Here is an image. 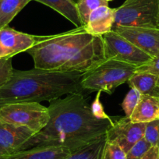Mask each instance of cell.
Here are the masks:
<instances>
[{"mask_svg":"<svg viewBox=\"0 0 159 159\" xmlns=\"http://www.w3.org/2000/svg\"><path fill=\"white\" fill-rule=\"evenodd\" d=\"M0 120L23 126L35 134L40 132L49 120L48 107L38 102H17L0 107Z\"/></svg>","mask_w":159,"mask_h":159,"instance_id":"8992f818","label":"cell"},{"mask_svg":"<svg viewBox=\"0 0 159 159\" xmlns=\"http://www.w3.org/2000/svg\"><path fill=\"white\" fill-rule=\"evenodd\" d=\"M0 2H1V0H0Z\"/></svg>","mask_w":159,"mask_h":159,"instance_id":"d6a6232c","label":"cell"},{"mask_svg":"<svg viewBox=\"0 0 159 159\" xmlns=\"http://www.w3.org/2000/svg\"><path fill=\"white\" fill-rule=\"evenodd\" d=\"M102 6H108V2L106 0H80L76 5V8L82 26H84L88 23L90 14L95 9Z\"/></svg>","mask_w":159,"mask_h":159,"instance_id":"d6986e66","label":"cell"},{"mask_svg":"<svg viewBox=\"0 0 159 159\" xmlns=\"http://www.w3.org/2000/svg\"><path fill=\"white\" fill-rule=\"evenodd\" d=\"M127 82L131 88L137 89L140 94L159 97V79L155 75L146 72H135Z\"/></svg>","mask_w":159,"mask_h":159,"instance_id":"9a60e30c","label":"cell"},{"mask_svg":"<svg viewBox=\"0 0 159 159\" xmlns=\"http://www.w3.org/2000/svg\"><path fill=\"white\" fill-rule=\"evenodd\" d=\"M84 73L33 69H13L8 81L0 87V107L17 102H51L62 96L84 94Z\"/></svg>","mask_w":159,"mask_h":159,"instance_id":"3957f363","label":"cell"},{"mask_svg":"<svg viewBox=\"0 0 159 159\" xmlns=\"http://www.w3.org/2000/svg\"><path fill=\"white\" fill-rule=\"evenodd\" d=\"M35 134L23 126H16L0 120V153L10 155L21 151L26 142Z\"/></svg>","mask_w":159,"mask_h":159,"instance_id":"30bf717a","label":"cell"},{"mask_svg":"<svg viewBox=\"0 0 159 159\" xmlns=\"http://www.w3.org/2000/svg\"><path fill=\"white\" fill-rule=\"evenodd\" d=\"M140 96H141L140 93L135 88H131L127 93L122 103V108L126 117L129 118L131 116L134 108H136L140 101Z\"/></svg>","mask_w":159,"mask_h":159,"instance_id":"ffe728a7","label":"cell"},{"mask_svg":"<svg viewBox=\"0 0 159 159\" xmlns=\"http://www.w3.org/2000/svg\"><path fill=\"white\" fill-rule=\"evenodd\" d=\"M129 119L134 123H147L159 119V97L141 94Z\"/></svg>","mask_w":159,"mask_h":159,"instance_id":"4fadbf2b","label":"cell"},{"mask_svg":"<svg viewBox=\"0 0 159 159\" xmlns=\"http://www.w3.org/2000/svg\"><path fill=\"white\" fill-rule=\"evenodd\" d=\"M50 7L74 24L76 27H81L82 23L76 6L70 0H34Z\"/></svg>","mask_w":159,"mask_h":159,"instance_id":"2e32d148","label":"cell"},{"mask_svg":"<svg viewBox=\"0 0 159 159\" xmlns=\"http://www.w3.org/2000/svg\"><path fill=\"white\" fill-rule=\"evenodd\" d=\"M111 30L126 38L151 57L159 52V29L116 27Z\"/></svg>","mask_w":159,"mask_h":159,"instance_id":"9c48e42d","label":"cell"},{"mask_svg":"<svg viewBox=\"0 0 159 159\" xmlns=\"http://www.w3.org/2000/svg\"><path fill=\"white\" fill-rule=\"evenodd\" d=\"M102 37L105 59H114L137 68L152 59L151 56L113 30L102 35Z\"/></svg>","mask_w":159,"mask_h":159,"instance_id":"52a82bcc","label":"cell"},{"mask_svg":"<svg viewBox=\"0 0 159 159\" xmlns=\"http://www.w3.org/2000/svg\"><path fill=\"white\" fill-rule=\"evenodd\" d=\"M7 155H4V154H2V153H0V159H4V157H6Z\"/></svg>","mask_w":159,"mask_h":159,"instance_id":"f1b7e54d","label":"cell"},{"mask_svg":"<svg viewBox=\"0 0 159 159\" xmlns=\"http://www.w3.org/2000/svg\"><path fill=\"white\" fill-rule=\"evenodd\" d=\"M107 2H109V1H111V0H106Z\"/></svg>","mask_w":159,"mask_h":159,"instance_id":"4dcf8cb0","label":"cell"},{"mask_svg":"<svg viewBox=\"0 0 159 159\" xmlns=\"http://www.w3.org/2000/svg\"><path fill=\"white\" fill-rule=\"evenodd\" d=\"M13 70L12 58L0 59V87L5 84L10 80Z\"/></svg>","mask_w":159,"mask_h":159,"instance_id":"cb8c5ba5","label":"cell"},{"mask_svg":"<svg viewBox=\"0 0 159 159\" xmlns=\"http://www.w3.org/2000/svg\"><path fill=\"white\" fill-rule=\"evenodd\" d=\"M71 153L62 147H40L18 151L4 159H64Z\"/></svg>","mask_w":159,"mask_h":159,"instance_id":"5bb4252c","label":"cell"},{"mask_svg":"<svg viewBox=\"0 0 159 159\" xmlns=\"http://www.w3.org/2000/svg\"><path fill=\"white\" fill-rule=\"evenodd\" d=\"M6 58H12V57H10L8 51H7V50L2 46V44L0 43V59H6Z\"/></svg>","mask_w":159,"mask_h":159,"instance_id":"4316f807","label":"cell"},{"mask_svg":"<svg viewBox=\"0 0 159 159\" xmlns=\"http://www.w3.org/2000/svg\"><path fill=\"white\" fill-rule=\"evenodd\" d=\"M35 41V35L17 31L9 26L0 29V43L12 58L32 48Z\"/></svg>","mask_w":159,"mask_h":159,"instance_id":"8fae6325","label":"cell"},{"mask_svg":"<svg viewBox=\"0 0 159 159\" xmlns=\"http://www.w3.org/2000/svg\"><path fill=\"white\" fill-rule=\"evenodd\" d=\"M145 123H134L128 117L114 121L106 133L108 141L117 143L127 153L131 148L144 135Z\"/></svg>","mask_w":159,"mask_h":159,"instance_id":"ba28073f","label":"cell"},{"mask_svg":"<svg viewBox=\"0 0 159 159\" xmlns=\"http://www.w3.org/2000/svg\"><path fill=\"white\" fill-rule=\"evenodd\" d=\"M32 0H1L0 29L7 27L15 16Z\"/></svg>","mask_w":159,"mask_h":159,"instance_id":"e0dca14e","label":"cell"},{"mask_svg":"<svg viewBox=\"0 0 159 159\" xmlns=\"http://www.w3.org/2000/svg\"><path fill=\"white\" fill-rule=\"evenodd\" d=\"M143 137L151 146H157L159 142V119L145 123Z\"/></svg>","mask_w":159,"mask_h":159,"instance_id":"7402d4cb","label":"cell"},{"mask_svg":"<svg viewBox=\"0 0 159 159\" xmlns=\"http://www.w3.org/2000/svg\"><path fill=\"white\" fill-rule=\"evenodd\" d=\"M35 43L27 52L34 68L84 73L105 60L103 38L88 33L84 27L51 35H35Z\"/></svg>","mask_w":159,"mask_h":159,"instance_id":"7a4b0ae2","label":"cell"},{"mask_svg":"<svg viewBox=\"0 0 159 159\" xmlns=\"http://www.w3.org/2000/svg\"><path fill=\"white\" fill-rule=\"evenodd\" d=\"M136 72H146L155 75L159 79V52L146 64L137 67Z\"/></svg>","mask_w":159,"mask_h":159,"instance_id":"d4e9b609","label":"cell"},{"mask_svg":"<svg viewBox=\"0 0 159 159\" xmlns=\"http://www.w3.org/2000/svg\"><path fill=\"white\" fill-rule=\"evenodd\" d=\"M102 159H126V153L117 143L106 140Z\"/></svg>","mask_w":159,"mask_h":159,"instance_id":"44dd1931","label":"cell"},{"mask_svg":"<svg viewBox=\"0 0 159 159\" xmlns=\"http://www.w3.org/2000/svg\"><path fill=\"white\" fill-rule=\"evenodd\" d=\"M157 146H158V148H159V142H158V145H157Z\"/></svg>","mask_w":159,"mask_h":159,"instance_id":"1f68e13d","label":"cell"},{"mask_svg":"<svg viewBox=\"0 0 159 159\" xmlns=\"http://www.w3.org/2000/svg\"><path fill=\"white\" fill-rule=\"evenodd\" d=\"M158 27H159V13H158Z\"/></svg>","mask_w":159,"mask_h":159,"instance_id":"f546056e","label":"cell"},{"mask_svg":"<svg viewBox=\"0 0 159 159\" xmlns=\"http://www.w3.org/2000/svg\"><path fill=\"white\" fill-rule=\"evenodd\" d=\"M114 21L115 9L108 6H102L90 14L88 23L84 27L88 33L102 36L111 31Z\"/></svg>","mask_w":159,"mask_h":159,"instance_id":"7c38bea8","label":"cell"},{"mask_svg":"<svg viewBox=\"0 0 159 159\" xmlns=\"http://www.w3.org/2000/svg\"><path fill=\"white\" fill-rule=\"evenodd\" d=\"M70 1H71V2H73V3H74L76 6L77 5L78 2H80V0H70Z\"/></svg>","mask_w":159,"mask_h":159,"instance_id":"83f0119b","label":"cell"},{"mask_svg":"<svg viewBox=\"0 0 159 159\" xmlns=\"http://www.w3.org/2000/svg\"><path fill=\"white\" fill-rule=\"evenodd\" d=\"M141 159H159L158 146H152L146 154L141 157Z\"/></svg>","mask_w":159,"mask_h":159,"instance_id":"484cf974","label":"cell"},{"mask_svg":"<svg viewBox=\"0 0 159 159\" xmlns=\"http://www.w3.org/2000/svg\"><path fill=\"white\" fill-rule=\"evenodd\" d=\"M106 140V135L103 136L84 148L73 151L64 159H102Z\"/></svg>","mask_w":159,"mask_h":159,"instance_id":"ac0fdd59","label":"cell"},{"mask_svg":"<svg viewBox=\"0 0 159 159\" xmlns=\"http://www.w3.org/2000/svg\"><path fill=\"white\" fill-rule=\"evenodd\" d=\"M137 67L114 59H106L83 74L82 88L88 91H104L111 94L136 72Z\"/></svg>","mask_w":159,"mask_h":159,"instance_id":"277c9868","label":"cell"},{"mask_svg":"<svg viewBox=\"0 0 159 159\" xmlns=\"http://www.w3.org/2000/svg\"><path fill=\"white\" fill-rule=\"evenodd\" d=\"M151 144L144 137L137 141L126 153V159H141V157L151 148Z\"/></svg>","mask_w":159,"mask_h":159,"instance_id":"603a6c76","label":"cell"},{"mask_svg":"<svg viewBox=\"0 0 159 159\" xmlns=\"http://www.w3.org/2000/svg\"><path fill=\"white\" fill-rule=\"evenodd\" d=\"M98 91L89 105L84 94H68L49 102V120L32 136L22 151L40 147H62L71 152L106 135L114 121L104 111Z\"/></svg>","mask_w":159,"mask_h":159,"instance_id":"6da1fadb","label":"cell"},{"mask_svg":"<svg viewBox=\"0 0 159 159\" xmlns=\"http://www.w3.org/2000/svg\"><path fill=\"white\" fill-rule=\"evenodd\" d=\"M159 0H126L115 9L116 27L159 29ZM112 30V29H111Z\"/></svg>","mask_w":159,"mask_h":159,"instance_id":"5b68a950","label":"cell"}]
</instances>
